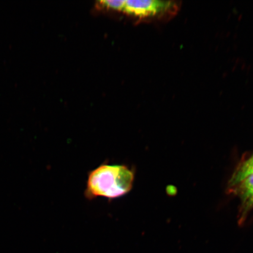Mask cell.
Here are the masks:
<instances>
[{
  "label": "cell",
  "mask_w": 253,
  "mask_h": 253,
  "mask_svg": "<svg viewBox=\"0 0 253 253\" xmlns=\"http://www.w3.org/2000/svg\"><path fill=\"white\" fill-rule=\"evenodd\" d=\"M134 179V169L127 166L103 164L88 173L85 197L88 199L122 197L131 191Z\"/></svg>",
  "instance_id": "obj_1"
},
{
  "label": "cell",
  "mask_w": 253,
  "mask_h": 253,
  "mask_svg": "<svg viewBox=\"0 0 253 253\" xmlns=\"http://www.w3.org/2000/svg\"><path fill=\"white\" fill-rule=\"evenodd\" d=\"M253 174V155L248 160L240 166L234 173L230 183L232 185H237Z\"/></svg>",
  "instance_id": "obj_3"
},
{
  "label": "cell",
  "mask_w": 253,
  "mask_h": 253,
  "mask_svg": "<svg viewBox=\"0 0 253 253\" xmlns=\"http://www.w3.org/2000/svg\"><path fill=\"white\" fill-rule=\"evenodd\" d=\"M239 192L244 204L253 207V174L239 183Z\"/></svg>",
  "instance_id": "obj_4"
},
{
  "label": "cell",
  "mask_w": 253,
  "mask_h": 253,
  "mask_svg": "<svg viewBox=\"0 0 253 253\" xmlns=\"http://www.w3.org/2000/svg\"><path fill=\"white\" fill-rule=\"evenodd\" d=\"M98 6L107 10L122 12L140 20H165L175 16L178 12L179 2L173 1H147L130 0L118 1L107 0L98 2Z\"/></svg>",
  "instance_id": "obj_2"
}]
</instances>
